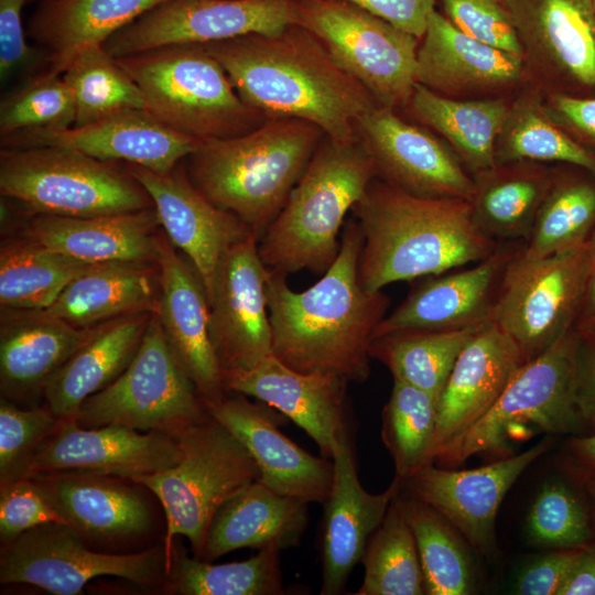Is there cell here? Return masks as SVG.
<instances>
[{
	"instance_id": "1",
	"label": "cell",
	"mask_w": 595,
	"mask_h": 595,
	"mask_svg": "<svg viewBox=\"0 0 595 595\" xmlns=\"http://www.w3.org/2000/svg\"><path fill=\"white\" fill-rule=\"evenodd\" d=\"M363 244L358 223H348L335 261L304 291L292 290L286 274L269 270L272 355L288 367L331 372L349 382L369 378L374 332L390 302L382 290L368 291L360 282Z\"/></svg>"
},
{
	"instance_id": "2",
	"label": "cell",
	"mask_w": 595,
	"mask_h": 595,
	"mask_svg": "<svg viewBox=\"0 0 595 595\" xmlns=\"http://www.w3.org/2000/svg\"><path fill=\"white\" fill-rule=\"evenodd\" d=\"M242 100L263 117L313 123L331 140L356 139L357 120L378 106L323 43L295 24L279 34H251L203 44Z\"/></svg>"
},
{
	"instance_id": "3",
	"label": "cell",
	"mask_w": 595,
	"mask_h": 595,
	"mask_svg": "<svg viewBox=\"0 0 595 595\" xmlns=\"http://www.w3.org/2000/svg\"><path fill=\"white\" fill-rule=\"evenodd\" d=\"M354 210L364 237L359 278L371 292L479 262L500 245L478 228L469 201L415 196L380 178Z\"/></svg>"
},
{
	"instance_id": "4",
	"label": "cell",
	"mask_w": 595,
	"mask_h": 595,
	"mask_svg": "<svg viewBox=\"0 0 595 595\" xmlns=\"http://www.w3.org/2000/svg\"><path fill=\"white\" fill-rule=\"evenodd\" d=\"M322 133L304 120L270 119L237 137L201 141L187 156V175L260 237L285 205Z\"/></svg>"
},
{
	"instance_id": "5",
	"label": "cell",
	"mask_w": 595,
	"mask_h": 595,
	"mask_svg": "<svg viewBox=\"0 0 595 595\" xmlns=\"http://www.w3.org/2000/svg\"><path fill=\"white\" fill-rule=\"evenodd\" d=\"M376 178L359 142L326 139L317 145L285 205L259 238L266 267L283 274L324 273L335 261L347 212Z\"/></svg>"
},
{
	"instance_id": "6",
	"label": "cell",
	"mask_w": 595,
	"mask_h": 595,
	"mask_svg": "<svg viewBox=\"0 0 595 595\" xmlns=\"http://www.w3.org/2000/svg\"><path fill=\"white\" fill-rule=\"evenodd\" d=\"M116 60L139 86L147 110L178 132L205 141L262 125L263 116L242 100L203 44H171Z\"/></svg>"
},
{
	"instance_id": "7",
	"label": "cell",
	"mask_w": 595,
	"mask_h": 595,
	"mask_svg": "<svg viewBox=\"0 0 595 595\" xmlns=\"http://www.w3.org/2000/svg\"><path fill=\"white\" fill-rule=\"evenodd\" d=\"M176 439L180 458L174 466L131 478L150 489L163 507L166 574L173 539L185 537L198 558L216 511L238 490L260 478L249 451L208 411Z\"/></svg>"
},
{
	"instance_id": "8",
	"label": "cell",
	"mask_w": 595,
	"mask_h": 595,
	"mask_svg": "<svg viewBox=\"0 0 595 595\" xmlns=\"http://www.w3.org/2000/svg\"><path fill=\"white\" fill-rule=\"evenodd\" d=\"M0 192L34 215L86 217L153 207L129 171L61 147L1 148Z\"/></svg>"
},
{
	"instance_id": "9",
	"label": "cell",
	"mask_w": 595,
	"mask_h": 595,
	"mask_svg": "<svg viewBox=\"0 0 595 595\" xmlns=\"http://www.w3.org/2000/svg\"><path fill=\"white\" fill-rule=\"evenodd\" d=\"M577 343L573 328L524 363L489 411L447 442L433 464L455 467L473 455L500 451L513 432L527 426L563 434L582 425L576 403Z\"/></svg>"
},
{
	"instance_id": "10",
	"label": "cell",
	"mask_w": 595,
	"mask_h": 595,
	"mask_svg": "<svg viewBox=\"0 0 595 595\" xmlns=\"http://www.w3.org/2000/svg\"><path fill=\"white\" fill-rule=\"evenodd\" d=\"M206 413L155 311L128 367L111 383L88 397L74 420L83 428L123 425L176 437Z\"/></svg>"
},
{
	"instance_id": "11",
	"label": "cell",
	"mask_w": 595,
	"mask_h": 595,
	"mask_svg": "<svg viewBox=\"0 0 595 595\" xmlns=\"http://www.w3.org/2000/svg\"><path fill=\"white\" fill-rule=\"evenodd\" d=\"M299 25L381 107L403 109L413 91L420 39L343 0H298Z\"/></svg>"
},
{
	"instance_id": "12",
	"label": "cell",
	"mask_w": 595,
	"mask_h": 595,
	"mask_svg": "<svg viewBox=\"0 0 595 595\" xmlns=\"http://www.w3.org/2000/svg\"><path fill=\"white\" fill-rule=\"evenodd\" d=\"M521 245L505 270L493 323L515 342L527 363L573 329L584 293L587 249L585 242L527 258Z\"/></svg>"
},
{
	"instance_id": "13",
	"label": "cell",
	"mask_w": 595,
	"mask_h": 595,
	"mask_svg": "<svg viewBox=\"0 0 595 595\" xmlns=\"http://www.w3.org/2000/svg\"><path fill=\"white\" fill-rule=\"evenodd\" d=\"M166 574L164 550L107 554L86 548L80 534L62 523L30 529L4 544L0 558L2 584H30L54 595L82 594L97 576H117L140 585Z\"/></svg>"
},
{
	"instance_id": "14",
	"label": "cell",
	"mask_w": 595,
	"mask_h": 595,
	"mask_svg": "<svg viewBox=\"0 0 595 595\" xmlns=\"http://www.w3.org/2000/svg\"><path fill=\"white\" fill-rule=\"evenodd\" d=\"M522 61L543 94L595 96L594 0H508Z\"/></svg>"
},
{
	"instance_id": "15",
	"label": "cell",
	"mask_w": 595,
	"mask_h": 595,
	"mask_svg": "<svg viewBox=\"0 0 595 595\" xmlns=\"http://www.w3.org/2000/svg\"><path fill=\"white\" fill-rule=\"evenodd\" d=\"M299 23L298 0H169L110 36L112 57L171 44L279 34Z\"/></svg>"
},
{
	"instance_id": "16",
	"label": "cell",
	"mask_w": 595,
	"mask_h": 595,
	"mask_svg": "<svg viewBox=\"0 0 595 595\" xmlns=\"http://www.w3.org/2000/svg\"><path fill=\"white\" fill-rule=\"evenodd\" d=\"M355 131L372 159L376 177L415 196L472 199V175L429 128L375 106L357 120Z\"/></svg>"
},
{
	"instance_id": "17",
	"label": "cell",
	"mask_w": 595,
	"mask_h": 595,
	"mask_svg": "<svg viewBox=\"0 0 595 595\" xmlns=\"http://www.w3.org/2000/svg\"><path fill=\"white\" fill-rule=\"evenodd\" d=\"M177 439L158 431L123 425L83 428L74 419L58 421L29 457L22 477L86 473L133 478L174 466Z\"/></svg>"
},
{
	"instance_id": "18",
	"label": "cell",
	"mask_w": 595,
	"mask_h": 595,
	"mask_svg": "<svg viewBox=\"0 0 595 595\" xmlns=\"http://www.w3.org/2000/svg\"><path fill=\"white\" fill-rule=\"evenodd\" d=\"M252 234L220 261L210 295V337L221 372L248 369L272 354L267 302L269 269Z\"/></svg>"
},
{
	"instance_id": "19",
	"label": "cell",
	"mask_w": 595,
	"mask_h": 595,
	"mask_svg": "<svg viewBox=\"0 0 595 595\" xmlns=\"http://www.w3.org/2000/svg\"><path fill=\"white\" fill-rule=\"evenodd\" d=\"M415 82L453 99L512 98L532 84L521 57L461 31L436 9L420 40Z\"/></svg>"
},
{
	"instance_id": "20",
	"label": "cell",
	"mask_w": 595,
	"mask_h": 595,
	"mask_svg": "<svg viewBox=\"0 0 595 595\" xmlns=\"http://www.w3.org/2000/svg\"><path fill=\"white\" fill-rule=\"evenodd\" d=\"M549 441L473 469L429 464L401 483L409 496L444 517L483 555L496 547V516L507 491L522 472L547 452Z\"/></svg>"
},
{
	"instance_id": "21",
	"label": "cell",
	"mask_w": 595,
	"mask_h": 595,
	"mask_svg": "<svg viewBox=\"0 0 595 595\" xmlns=\"http://www.w3.org/2000/svg\"><path fill=\"white\" fill-rule=\"evenodd\" d=\"M521 242H501L470 268L430 275L383 317L372 339L401 332L463 329L493 323L505 270Z\"/></svg>"
},
{
	"instance_id": "22",
	"label": "cell",
	"mask_w": 595,
	"mask_h": 595,
	"mask_svg": "<svg viewBox=\"0 0 595 595\" xmlns=\"http://www.w3.org/2000/svg\"><path fill=\"white\" fill-rule=\"evenodd\" d=\"M128 171L150 195L160 225L195 268L208 298L226 252L257 232L209 201L177 166L158 173L129 164Z\"/></svg>"
},
{
	"instance_id": "23",
	"label": "cell",
	"mask_w": 595,
	"mask_h": 595,
	"mask_svg": "<svg viewBox=\"0 0 595 595\" xmlns=\"http://www.w3.org/2000/svg\"><path fill=\"white\" fill-rule=\"evenodd\" d=\"M147 109L118 112L95 122L62 130H33L1 138V148L61 147L100 161H125L166 173L198 144Z\"/></svg>"
},
{
	"instance_id": "24",
	"label": "cell",
	"mask_w": 595,
	"mask_h": 595,
	"mask_svg": "<svg viewBox=\"0 0 595 595\" xmlns=\"http://www.w3.org/2000/svg\"><path fill=\"white\" fill-rule=\"evenodd\" d=\"M223 381L226 392L253 397L293 421L326 458L349 430V381L338 375L296 371L271 354L248 369L224 372Z\"/></svg>"
},
{
	"instance_id": "25",
	"label": "cell",
	"mask_w": 595,
	"mask_h": 595,
	"mask_svg": "<svg viewBox=\"0 0 595 595\" xmlns=\"http://www.w3.org/2000/svg\"><path fill=\"white\" fill-rule=\"evenodd\" d=\"M331 459L334 478L323 504L321 537L322 595L343 593L353 569L360 563L370 536L402 487L397 477L379 494L363 487L349 430L335 443Z\"/></svg>"
},
{
	"instance_id": "26",
	"label": "cell",
	"mask_w": 595,
	"mask_h": 595,
	"mask_svg": "<svg viewBox=\"0 0 595 595\" xmlns=\"http://www.w3.org/2000/svg\"><path fill=\"white\" fill-rule=\"evenodd\" d=\"M206 409L249 451L259 480L280 494L324 504L334 478L332 459L310 454L284 435L277 410L240 393L226 394Z\"/></svg>"
},
{
	"instance_id": "27",
	"label": "cell",
	"mask_w": 595,
	"mask_h": 595,
	"mask_svg": "<svg viewBox=\"0 0 595 595\" xmlns=\"http://www.w3.org/2000/svg\"><path fill=\"white\" fill-rule=\"evenodd\" d=\"M160 300L158 315L165 336L192 379L205 407L226 396L223 372L210 337V307L192 263L169 238L159 237Z\"/></svg>"
},
{
	"instance_id": "28",
	"label": "cell",
	"mask_w": 595,
	"mask_h": 595,
	"mask_svg": "<svg viewBox=\"0 0 595 595\" xmlns=\"http://www.w3.org/2000/svg\"><path fill=\"white\" fill-rule=\"evenodd\" d=\"M524 363L515 342L495 323L472 336L439 397L428 465L447 442L489 411Z\"/></svg>"
},
{
	"instance_id": "29",
	"label": "cell",
	"mask_w": 595,
	"mask_h": 595,
	"mask_svg": "<svg viewBox=\"0 0 595 595\" xmlns=\"http://www.w3.org/2000/svg\"><path fill=\"white\" fill-rule=\"evenodd\" d=\"M309 523V502L257 479L214 515L198 559L214 561L239 549L283 551L298 547Z\"/></svg>"
},
{
	"instance_id": "30",
	"label": "cell",
	"mask_w": 595,
	"mask_h": 595,
	"mask_svg": "<svg viewBox=\"0 0 595 595\" xmlns=\"http://www.w3.org/2000/svg\"><path fill=\"white\" fill-rule=\"evenodd\" d=\"M160 225L154 207L121 214L69 217L35 215L26 238L89 263H156Z\"/></svg>"
},
{
	"instance_id": "31",
	"label": "cell",
	"mask_w": 595,
	"mask_h": 595,
	"mask_svg": "<svg viewBox=\"0 0 595 595\" xmlns=\"http://www.w3.org/2000/svg\"><path fill=\"white\" fill-rule=\"evenodd\" d=\"M7 311L11 312L0 331V386L6 399L43 393L48 378L97 327H76L43 311Z\"/></svg>"
},
{
	"instance_id": "32",
	"label": "cell",
	"mask_w": 595,
	"mask_h": 595,
	"mask_svg": "<svg viewBox=\"0 0 595 595\" xmlns=\"http://www.w3.org/2000/svg\"><path fill=\"white\" fill-rule=\"evenodd\" d=\"M169 0H43L29 20L44 72L62 75L82 52L102 46L115 33Z\"/></svg>"
},
{
	"instance_id": "33",
	"label": "cell",
	"mask_w": 595,
	"mask_h": 595,
	"mask_svg": "<svg viewBox=\"0 0 595 595\" xmlns=\"http://www.w3.org/2000/svg\"><path fill=\"white\" fill-rule=\"evenodd\" d=\"M152 313L125 315L97 325L91 337L48 378L43 396L58 419H74L88 397L123 372L139 349Z\"/></svg>"
},
{
	"instance_id": "34",
	"label": "cell",
	"mask_w": 595,
	"mask_h": 595,
	"mask_svg": "<svg viewBox=\"0 0 595 595\" xmlns=\"http://www.w3.org/2000/svg\"><path fill=\"white\" fill-rule=\"evenodd\" d=\"M160 292L158 263L105 262L69 282L41 311L76 327H91L125 315L158 311Z\"/></svg>"
},
{
	"instance_id": "35",
	"label": "cell",
	"mask_w": 595,
	"mask_h": 595,
	"mask_svg": "<svg viewBox=\"0 0 595 595\" xmlns=\"http://www.w3.org/2000/svg\"><path fill=\"white\" fill-rule=\"evenodd\" d=\"M31 477L65 523L79 534L99 539L129 537L142 533L150 524L145 501L105 476L53 473Z\"/></svg>"
},
{
	"instance_id": "36",
	"label": "cell",
	"mask_w": 595,
	"mask_h": 595,
	"mask_svg": "<svg viewBox=\"0 0 595 595\" xmlns=\"http://www.w3.org/2000/svg\"><path fill=\"white\" fill-rule=\"evenodd\" d=\"M554 164L509 161L472 175L469 201L478 228L493 240L524 241L549 192Z\"/></svg>"
},
{
	"instance_id": "37",
	"label": "cell",
	"mask_w": 595,
	"mask_h": 595,
	"mask_svg": "<svg viewBox=\"0 0 595 595\" xmlns=\"http://www.w3.org/2000/svg\"><path fill=\"white\" fill-rule=\"evenodd\" d=\"M512 98L453 99L416 83L403 109L442 138L473 175L496 163V140Z\"/></svg>"
},
{
	"instance_id": "38",
	"label": "cell",
	"mask_w": 595,
	"mask_h": 595,
	"mask_svg": "<svg viewBox=\"0 0 595 595\" xmlns=\"http://www.w3.org/2000/svg\"><path fill=\"white\" fill-rule=\"evenodd\" d=\"M595 228V173L572 164H554L549 192L529 237L527 258H542L582 246Z\"/></svg>"
},
{
	"instance_id": "39",
	"label": "cell",
	"mask_w": 595,
	"mask_h": 595,
	"mask_svg": "<svg viewBox=\"0 0 595 595\" xmlns=\"http://www.w3.org/2000/svg\"><path fill=\"white\" fill-rule=\"evenodd\" d=\"M495 160L572 164L595 173V152L553 121L544 107L543 93L532 84L510 101L496 140Z\"/></svg>"
},
{
	"instance_id": "40",
	"label": "cell",
	"mask_w": 595,
	"mask_h": 595,
	"mask_svg": "<svg viewBox=\"0 0 595 595\" xmlns=\"http://www.w3.org/2000/svg\"><path fill=\"white\" fill-rule=\"evenodd\" d=\"M96 264L48 249L26 237L2 242L1 307L14 311L44 310L69 282Z\"/></svg>"
},
{
	"instance_id": "41",
	"label": "cell",
	"mask_w": 595,
	"mask_h": 595,
	"mask_svg": "<svg viewBox=\"0 0 595 595\" xmlns=\"http://www.w3.org/2000/svg\"><path fill=\"white\" fill-rule=\"evenodd\" d=\"M480 328L388 334L372 339L370 356L382 363L394 380L428 392L437 403L457 357Z\"/></svg>"
},
{
	"instance_id": "42",
	"label": "cell",
	"mask_w": 595,
	"mask_h": 595,
	"mask_svg": "<svg viewBox=\"0 0 595 595\" xmlns=\"http://www.w3.org/2000/svg\"><path fill=\"white\" fill-rule=\"evenodd\" d=\"M412 529L428 595H468L475 575L466 540L437 511L421 500L399 498Z\"/></svg>"
},
{
	"instance_id": "43",
	"label": "cell",
	"mask_w": 595,
	"mask_h": 595,
	"mask_svg": "<svg viewBox=\"0 0 595 595\" xmlns=\"http://www.w3.org/2000/svg\"><path fill=\"white\" fill-rule=\"evenodd\" d=\"M399 494L367 542L360 560L364 578L356 595L425 594L415 539Z\"/></svg>"
},
{
	"instance_id": "44",
	"label": "cell",
	"mask_w": 595,
	"mask_h": 595,
	"mask_svg": "<svg viewBox=\"0 0 595 595\" xmlns=\"http://www.w3.org/2000/svg\"><path fill=\"white\" fill-rule=\"evenodd\" d=\"M173 592L181 595H282L284 586L280 551L264 549L244 561L212 564L172 551Z\"/></svg>"
},
{
	"instance_id": "45",
	"label": "cell",
	"mask_w": 595,
	"mask_h": 595,
	"mask_svg": "<svg viewBox=\"0 0 595 595\" xmlns=\"http://www.w3.org/2000/svg\"><path fill=\"white\" fill-rule=\"evenodd\" d=\"M75 102V127L108 116L147 109L142 91L102 46L79 53L62 74Z\"/></svg>"
},
{
	"instance_id": "46",
	"label": "cell",
	"mask_w": 595,
	"mask_h": 595,
	"mask_svg": "<svg viewBox=\"0 0 595 595\" xmlns=\"http://www.w3.org/2000/svg\"><path fill=\"white\" fill-rule=\"evenodd\" d=\"M436 400L428 392L393 379L382 410L381 439L398 479L405 480L428 465L435 431Z\"/></svg>"
},
{
	"instance_id": "47",
	"label": "cell",
	"mask_w": 595,
	"mask_h": 595,
	"mask_svg": "<svg viewBox=\"0 0 595 595\" xmlns=\"http://www.w3.org/2000/svg\"><path fill=\"white\" fill-rule=\"evenodd\" d=\"M73 94L62 75L43 72L7 95L0 104V136L73 127Z\"/></svg>"
},
{
	"instance_id": "48",
	"label": "cell",
	"mask_w": 595,
	"mask_h": 595,
	"mask_svg": "<svg viewBox=\"0 0 595 595\" xmlns=\"http://www.w3.org/2000/svg\"><path fill=\"white\" fill-rule=\"evenodd\" d=\"M529 540L548 549H573L592 541L588 515L564 484L544 485L534 498L527 518Z\"/></svg>"
},
{
	"instance_id": "49",
	"label": "cell",
	"mask_w": 595,
	"mask_h": 595,
	"mask_svg": "<svg viewBox=\"0 0 595 595\" xmlns=\"http://www.w3.org/2000/svg\"><path fill=\"white\" fill-rule=\"evenodd\" d=\"M60 419L47 405L20 409L0 400V478L6 484L22 477L25 464L57 425Z\"/></svg>"
},
{
	"instance_id": "50",
	"label": "cell",
	"mask_w": 595,
	"mask_h": 595,
	"mask_svg": "<svg viewBox=\"0 0 595 595\" xmlns=\"http://www.w3.org/2000/svg\"><path fill=\"white\" fill-rule=\"evenodd\" d=\"M443 14L468 35L522 58L508 0H440Z\"/></svg>"
},
{
	"instance_id": "51",
	"label": "cell",
	"mask_w": 595,
	"mask_h": 595,
	"mask_svg": "<svg viewBox=\"0 0 595 595\" xmlns=\"http://www.w3.org/2000/svg\"><path fill=\"white\" fill-rule=\"evenodd\" d=\"M45 523L66 524L32 477L1 484L0 539L8 544L30 529Z\"/></svg>"
},
{
	"instance_id": "52",
	"label": "cell",
	"mask_w": 595,
	"mask_h": 595,
	"mask_svg": "<svg viewBox=\"0 0 595 595\" xmlns=\"http://www.w3.org/2000/svg\"><path fill=\"white\" fill-rule=\"evenodd\" d=\"M28 0H0V78L4 83L15 73L30 68L43 53L26 42L22 22V8Z\"/></svg>"
},
{
	"instance_id": "53",
	"label": "cell",
	"mask_w": 595,
	"mask_h": 595,
	"mask_svg": "<svg viewBox=\"0 0 595 595\" xmlns=\"http://www.w3.org/2000/svg\"><path fill=\"white\" fill-rule=\"evenodd\" d=\"M583 549H558L537 559L519 574L516 592L521 595H558Z\"/></svg>"
},
{
	"instance_id": "54",
	"label": "cell",
	"mask_w": 595,
	"mask_h": 595,
	"mask_svg": "<svg viewBox=\"0 0 595 595\" xmlns=\"http://www.w3.org/2000/svg\"><path fill=\"white\" fill-rule=\"evenodd\" d=\"M543 102L558 126L595 152V96L543 94Z\"/></svg>"
},
{
	"instance_id": "55",
	"label": "cell",
	"mask_w": 595,
	"mask_h": 595,
	"mask_svg": "<svg viewBox=\"0 0 595 595\" xmlns=\"http://www.w3.org/2000/svg\"><path fill=\"white\" fill-rule=\"evenodd\" d=\"M359 7L405 31L423 36L436 0H343Z\"/></svg>"
},
{
	"instance_id": "56",
	"label": "cell",
	"mask_w": 595,
	"mask_h": 595,
	"mask_svg": "<svg viewBox=\"0 0 595 595\" xmlns=\"http://www.w3.org/2000/svg\"><path fill=\"white\" fill-rule=\"evenodd\" d=\"M576 403L582 423L595 433V332L578 335Z\"/></svg>"
},
{
	"instance_id": "57",
	"label": "cell",
	"mask_w": 595,
	"mask_h": 595,
	"mask_svg": "<svg viewBox=\"0 0 595 595\" xmlns=\"http://www.w3.org/2000/svg\"><path fill=\"white\" fill-rule=\"evenodd\" d=\"M587 264L582 303L574 324L578 335L595 332V228L586 240Z\"/></svg>"
},
{
	"instance_id": "58",
	"label": "cell",
	"mask_w": 595,
	"mask_h": 595,
	"mask_svg": "<svg viewBox=\"0 0 595 595\" xmlns=\"http://www.w3.org/2000/svg\"><path fill=\"white\" fill-rule=\"evenodd\" d=\"M558 595H595V544L584 547Z\"/></svg>"
},
{
	"instance_id": "59",
	"label": "cell",
	"mask_w": 595,
	"mask_h": 595,
	"mask_svg": "<svg viewBox=\"0 0 595 595\" xmlns=\"http://www.w3.org/2000/svg\"><path fill=\"white\" fill-rule=\"evenodd\" d=\"M570 451L573 458L589 473V476H595V433L573 439Z\"/></svg>"
},
{
	"instance_id": "60",
	"label": "cell",
	"mask_w": 595,
	"mask_h": 595,
	"mask_svg": "<svg viewBox=\"0 0 595 595\" xmlns=\"http://www.w3.org/2000/svg\"><path fill=\"white\" fill-rule=\"evenodd\" d=\"M589 493L595 500V476H591L588 480Z\"/></svg>"
},
{
	"instance_id": "61",
	"label": "cell",
	"mask_w": 595,
	"mask_h": 595,
	"mask_svg": "<svg viewBox=\"0 0 595 595\" xmlns=\"http://www.w3.org/2000/svg\"><path fill=\"white\" fill-rule=\"evenodd\" d=\"M594 3H595V0H594Z\"/></svg>"
}]
</instances>
